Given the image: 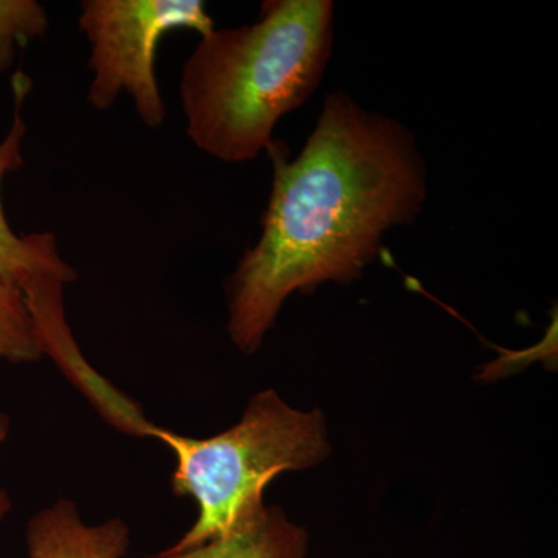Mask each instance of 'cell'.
<instances>
[{"mask_svg":"<svg viewBox=\"0 0 558 558\" xmlns=\"http://www.w3.org/2000/svg\"><path fill=\"white\" fill-rule=\"evenodd\" d=\"M40 357L43 351L20 290L0 281V360L31 363Z\"/></svg>","mask_w":558,"mask_h":558,"instance_id":"obj_8","label":"cell"},{"mask_svg":"<svg viewBox=\"0 0 558 558\" xmlns=\"http://www.w3.org/2000/svg\"><path fill=\"white\" fill-rule=\"evenodd\" d=\"M274 185L258 242L229 281V333L255 354L293 292L362 277L385 231L413 222L427 196L416 140L343 92L326 98L300 156L269 148Z\"/></svg>","mask_w":558,"mask_h":558,"instance_id":"obj_1","label":"cell"},{"mask_svg":"<svg viewBox=\"0 0 558 558\" xmlns=\"http://www.w3.org/2000/svg\"><path fill=\"white\" fill-rule=\"evenodd\" d=\"M332 38L328 0H271L255 24L202 36L180 78L194 145L229 163L269 150L279 119L318 86Z\"/></svg>","mask_w":558,"mask_h":558,"instance_id":"obj_2","label":"cell"},{"mask_svg":"<svg viewBox=\"0 0 558 558\" xmlns=\"http://www.w3.org/2000/svg\"><path fill=\"white\" fill-rule=\"evenodd\" d=\"M27 546L31 558H123L130 527L120 519L87 526L75 502L61 499L33 517Z\"/></svg>","mask_w":558,"mask_h":558,"instance_id":"obj_6","label":"cell"},{"mask_svg":"<svg viewBox=\"0 0 558 558\" xmlns=\"http://www.w3.org/2000/svg\"><path fill=\"white\" fill-rule=\"evenodd\" d=\"M159 558H310V535L270 506L263 515L226 537Z\"/></svg>","mask_w":558,"mask_h":558,"instance_id":"obj_7","label":"cell"},{"mask_svg":"<svg viewBox=\"0 0 558 558\" xmlns=\"http://www.w3.org/2000/svg\"><path fill=\"white\" fill-rule=\"evenodd\" d=\"M31 89L32 80L24 72L14 73L11 80L14 100L13 123L9 134L0 142V281L7 282L20 292L24 286L43 275L64 279L68 284L76 278V271L61 258L53 233L44 231L20 236L11 229L3 211V180L7 174L21 170L24 165L22 140L27 134V126L22 119V108Z\"/></svg>","mask_w":558,"mask_h":558,"instance_id":"obj_5","label":"cell"},{"mask_svg":"<svg viewBox=\"0 0 558 558\" xmlns=\"http://www.w3.org/2000/svg\"><path fill=\"white\" fill-rule=\"evenodd\" d=\"M49 16L35 0H0V73L13 65L17 47L43 38Z\"/></svg>","mask_w":558,"mask_h":558,"instance_id":"obj_9","label":"cell"},{"mask_svg":"<svg viewBox=\"0 0 558 558\" xmlns=\"http://www.w3.org/2000/svg\"><path fill=\"white\" fill-rule=\"evenodd\" d=\"M7 422L5 418H0V442L5 439L7 436ZM10 509V499L7 497L5 492H0V519L5 515L7 510Z\"/></svg>","mask_w":558,"mask_h":558,"instance_id":"obj_10","label":"cell"},{"mask_svg":"<svg viewBox=\"0 0 558 558\" xmlns=\"http://www.w3.org/2000/svg\"><path fill=\"white\" fill-rule=\"evenodd\" d=\"M78 27L90 46L87 101L108 110L128 94L140 120L159 128L167 120L156 75L161 38L175 31L205 36L215 22L199 0H84Z\"/></svg>","mask_w":558,"mask_h":558,"instance_id":"obj_4","label":"cell"},{"mask_svg":"<svg viewBox=\"0 0 558 558\" xmlns=\"http://www.w3.org/2000/svg\"><path fill=\"white\" fill-rule=\"evenodd\" d=\"M154 438L175 457L172 490L197 502L193 527L159 557L226 537L263 515L264 492L284 472L315 468L330 457L322 411L293 409L271 389L253 396L233 427L194 439L156 427Z\"/></svg>","mask_w":558,"mask_h":558,"instance_id":"obj_3","label":"cell"}]
</instances>
